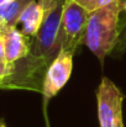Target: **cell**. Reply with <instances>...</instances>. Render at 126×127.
Segmentation results:
<instances>
[{
  "instance_id": "6da1fadb",
  "label": "cell",
  "mask_w": 126,
  "mask_h": 127,
  "mask_svg": "<svg viewBox=\"0 0 126 127\" xmlns=\"http://www.w3.org/2000/svg\"><path fill=\"white\" fill-rule=\"evenodd\" d=\"M119 0L89 14L84 44L104 64L105 57L118 46L121 35Z\"/></svg>"
},
{
  "instance_id": "7a4b0ae2",
  "label": "cell",
  "mask_w": 126,
  "mask_h": 127,
  "mask_svg": "<svg viewBox=\"0 0 126 127\" xmlns=\"http://www.w3.org/2000/svg\"><path fill=\"white\" fill-rule=\"evenodd\" d=\"M89 14L74 0H64L61 21V51L74 54L77 48L84 44Z\"/></svg>"
},
{
  "instance_id": "3957f363",
  "label": "cell",
  "mask_w": 126,
  "mask_h": 127,
  "mask_svg": "<svg viewBox=\"0 0 126 127\" xmlns=\"http://www.w3.org/2000/svg\"><path fill=\"white\" fill-rule=\"evenodd\" d=\"M125 95L113 80L104 77L96 90L98 119L100 127H116L123 122Z\"/></svg>"
},
{
  "instance_id": "277c9868",
  "label": "cell",
  "mask_w": 126,
  "mask_h": 127,
  "mask_svg": "<svg viewBox=\"0 0 126 127\" xmlns=\"http://www.w3.org/2000/svg\"><path fill=\"white\" fill-rule=\"evenodd\" d=\"M73 53L61 51L59 54L49 64L44 75L42 88L44 104H47L48 100H51L56 94H58V91H61L69 80L73 70Z\"/></svg>"
},
{
  "instance_id": "5b68a950",
  "label": "cell",
  "mask_w": 126,
  "mask_h": 127,
  "mask_svg": "<svg viewBox=\"0 0 126 127\" xmlns=\"http://www.w3.org/2000/svg\"><path fill=\"white\" fill-rule=\"evenodd\" d=\"M59 0H35L32 1L20 15L17 25H21V31L29 36L35 37L42 24L46 19V15L48 11L58 2Z\"/></svg>"
},
{
  "instance_id": "8992f818",
  "label": "cell",
  "mask_w": 126,
  "mask_h": 127,
  "mask_svg": "<svg viewBox=\"0 0 126 127\" xmlns=\"http://www.w3.org/2000/svg\"><path fill=\"white\" fill-rule=\"evenodd\" d=\"M5 44V59L7 63H16L27 57L31 49V37L26 36L17 26H4L1 29Z\"/></svg>"
},
{
  "instance_id": "52a82bcc",
  "label": "cell",
  "mask_w": 126,
  "mask_h": 127,
  "mask_svg": "<svg viewBox=\"0 0 126 127\" xmlns=\"http://www.w3.org/2000/svg\"><path fill=\"white\" fill-rule=\"evenodd\" d=\"M35 0H14L4 6H0V19L6 26H17L21 12Z\"/></svg>"
},
{
  "instance_id": "ba28073f",
  "label": "cell",
  "mask_w": 126,
  "mask_h": 127,
  "mask_svg": "<svg viewBox=\"0 0 126 127\" xmlns=\"http://www.w3.org/2000/svg\"><path fill=\"white\" fill-rule=\"evenodd\" d=\"M76 2H78L82 7H84L88 12H93L98 9H101L114 1H118V0H74Z\"/></svg>"
},
{
  "instance_id": "9c48e42d",
  "label": "cell",
  "mask_w": 126,
  "mask_h": 127,
  "mask_svg": "<svg viewBox=\"0 0 126 127\" xmlns=\"http://www.w3.org/2000/svg\"><path fill=\"white\" fill-rule=\"evenodd\" d=\"M14 70V63H7V62H1L0 61V83L6 79L9 75H11Z\"/></svg>"
},
{
  "instance_id": "30bf717a",
  "label": "cell",
  "mask_w": 126,
  "mask_h": 127,
  "mask_svg": "<svg viewBox=\"0 0 126 127\" xmlns=\"http://www.w3.org/2000/svg\"><path fill=\"white\" fill-rule=\"evenodd\" d=\"M0 61L1 62H6L5 59V44H4V37L0 30Z\"/></svg>"
},
{
  "instance_id": "8fae6325",
  "label": "cell",
  "mask_w": 126,
  "mask_h": 127,
  "mask_svg": "<svg viewBox=\"0 0 126 127\" xmlns=\"http://www.w3.org/2000/svg\"><path fill=\"white\" fill-rule=\"evenodd\" d=\"M120 41L123 42V44L126 42V26L121 27V35H120ZM119 41V42H120Z\"/></svg>"
},
{
  "instance_id": "7c38bea8",
  "label": "cell",
  "mask_w": 126,
  "mask_h": 127,
  "mask_svg": "<svg viewBox=\"0 0 126 127\" xmlns=\"http://www.w3.org/2000/svg\"><path fill=\"white\" fill-rule=\"evenodd\" d=\"M119 4H120L121 12H126V0H119Z\"/></svg>"
},
{
  "instance_id": "4fadbf2b",
  "label": "cell",
  "mask_w": 126,
  "mask_h": 127,
  "mask_svg": "<svg viewBox=\"0 0 126 127\" xmlns=\"http://www.w3.org/2000/svg\"><path fill=\"white\" fill-rule=\"evenodd\" d=\"M11 1H14V0H0V6H4V5L11 2Z\"/></svg>"
},
{
  "instance_id": "5bb4252c",
  "label": "cell",
  "mask_w": 126,
  "mask_h": 127,
  "mask_svg": "<svg viewBox=\"0 0 126 127\" xmlns=\"http://www.w3.org/2000/svg\"><path fill=\"white\" fill-rule=\"evenodd\" d=\"M0 127H7L5 125V121H4L2 119H0Z\"/></svg>"
},
{
  "instance_id": "9a60e30c",
  "label": "cell",
  "mask_w": 126,
  "mask_h": 127,
  "mask_svg": "<svg viewBox=\"0 0 126 127\" xmlns=\"http://www.w3.org/2000/svg\"><path fill=\"white\" fill-rule=\"evenodd\" d=\"M4 26H6V25H5V24H4V21H2V20L0 19V30H1V29H2Z\"/></svg>"
},
{
  "instance_id": "2e32d148",
  "label": "cell",
  "mask_w": 126,
  "mask_h": 127,
  "mask_svg": "<svg viewBox=\"0 0 126 127\" xmlns=\"http://www.w3.org/2000/svg\"><path fill=\"white\" fill-rule=\"evenodd\" d=\"M116 127H124V121H123V122H120V124H119Z\"/></svg>"
},
{
  "instance_id": "e0dca14e",
  "label": "cell",
  "mask_w": 126,
  "mask_h": 127,
  "mask_svg": "<svg viewBox=\"0 0 126 127\" xmlns=\"http://www.w3.org/2000/svg\"><path fill=\"white\" fill-rule=\"evenodd\" d=\"M124 44H126V42H125V43H124Z\"/></svg>"
},
{
  "instance_id": "ac0fdd59",
  "label": "cell",
  "mask_w": 126,
  "mask_h": 127,
  "mask_svg": "<svg viewBox=\"0 0 126 127\" xmlns=\"http://www.w3.org/2000/svg\"><path fill=\"white\" fill-rule=\"evenodd\" d=\"M47 127H48V126H47Z\"/></svg>"
}]
</instances>
